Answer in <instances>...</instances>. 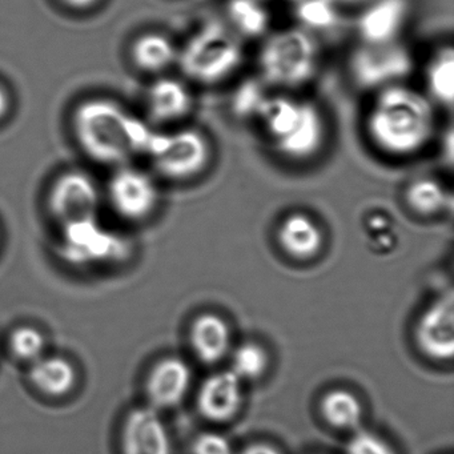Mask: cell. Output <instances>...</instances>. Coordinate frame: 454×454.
<instances>
[{
  "label": "cell",
  "mask_w": 454,
  "mask_h": 454,
  "mask_svg": "<svg viewBox=\"0 0 454 454\" xmlns=\"http://www.w3.org/2000/svg\"><path fill=\"white\" fill-rule=\"evenodd\" d=\"M421 349L435 360H449L454 355L453 292L434 302L422 316L417 328Z\"/></svg>",
  "instance_id": "11"
},
{
  "label": "cell",
  "mask_w": 454,
  "mask_h": 454,
  "mask_svg": "<svg viewBox=\"0 0 454 454\" xmlns=\"http://www.w3.org/2000/svg\"><path fill=\"white\" fill-rule=\"evenodd\" d=\"M132 59L145 73H160L177 59V50L163 34H145L132 46Z\"/></svg>",
  "instance_id": "21"
},
{
  "label": "cell",
  "mask_w": 454,
  "mask_h": 454,
  "mask_svg": "<svg viewBox=\"0 0 454 454\" xmlns=\"http://www.w3.org/2000/svg\"><path fill=\"white\" fill-rule=\"evenodd\" d=\"M267 95L256 84H247L236 97L235 106L239 114L244 116H254Z\"/></svg>",
  "instance_id": "29"
},
{
  "label": "cell",
  "mask_w": 454,
  "mask_h": 454,
  "mask_svg": "<svg viewBox=\"0 0 454 454\" xmlns=\"http://www.w3.org/2000/svg\"><path fill=\"white\" fill-rule=\"evenodd\" d=\"M145 156L167 179H192L208 167L211 145L206 135L195 129H179L169 134L155 132Z\"/></svg>",
  "instance_id": "6"
},
{
  "label": "cell",
  "mask_w": 454,
  "mask_h": 454,
  "mask_svg": "<svg viewBox=\"0 0 454 454\" xmlns=\"http://www.w3.org/2000/svg\"><path fill=\"white\" fill-rule=\"evenodd\" d=\"M180 70L191 81L216 84L232 76L243 63L240 42L220 23L199 28L177 52Z\"/></svg>",
  "instance_id": "5"
},
{
  "label": "cell",
  "mask_w": 454,
  "mask_h": 454,
  "mask_svg": "<svg viewBox=\"0 0 454 454\" xmlns=\"http://www.w3.org/2000/svg\"><path fill=\"white\" fill-rule=\"evenodd\" d=\"M191 341L201 361L216 363L230 347V329L216 315H203L193 323Z\"/></svg>",
  "instance_id": "19"
},
{
  "label": "cell",
  "mask_w": 454,
  "mask_h": 454,
  "mask_svg": "<svg viewBox=\"0 0 454 454\" xmlns=\"http://www.w3.org/2000/svg\"><path fill=\"white\" fill-rule=\"evenodd\" d=\"M409 0H371L356 22L361 43L385 44L397 42L408 20Z\"/></svg>",
  "instance_id": "10"
},
{
  "label": "cell",
  "mask_w": 454,
  "mask_h": 454,
  "mask_svg": "<svg viewBox=\"0 0 454 454\" xmlns=\"http://www.w3.org/2000/svg\"><path fill=\"white\" fill-rule=\"evenodd\" d=\"M240 454H280L272 446L265 443H256V445L248 446L243 453Z\"/></svg>",
  "instance_id": "33"
},
{
  "label": "cell",
  "mask_w": 454,
  "mask_h": 454,
  "mask_svg": "<svg viewBox=\"0 0 454 454\" xmlns=\"http://www.w3.org/2000/svg\"><path fill=\"white\" fill-rule=\"evenodd\" d=\"M192 105L191 92L177 79H158L147 92L148 113L158 123L183 121L190 115Z\"/></svg>",
  "instance_id": "17"
},
{
  "label": "cell",
  "mask_w": 454,
  "mask_h": 454,
  "mask_svg": "<svg viewBox=\"0 0 454 454\" xmlns=\"http://www.w3.org/2000/svg\"><path fill=\"white\" fill-rule=\"evenodd\" d=\"M73 129L82 150L99 163L124 166L147 155L155 129L110 99L84 100L76 107Z\"/></svg>",
  "instance_id": "2"
},
{
  "label": "cell",
  "mask_w": 454,
  "mask_h": 454,
  "mask_svg": "<svg viewBox=\"0 0 454 454\" xmlns=\"http://www.w3.org/2000/svg\"><path fill=\"white\" fill-rule=\"evenodd\" d=\"M193 454H232V449L222 434L204 433L193 442Z\"/></svg>",
  "instance_id": "30"
},
{
  "label": "cell",
  "mask_w": 454,
  "mask_h": 454,
  "mask_svg": "<svg viewBox=\"0 0 454 454\" xmlns=\"http://www.w3.org/2000/svg\"><path fill=\"white\" fill-rule=\"evenodd\" d=\"M108 200L121 217L132 222L147 219L159 203L155 180L132 167L121 166L110 179Z\"/></svg>",
  "instance_id": "9"
},
{
  "label": "cell",
  "mask_w": 454,
  "mask_h": 454,
  "mask_svg": "<svg viewBox=\"0 0 454 454\" xmlns=\"http://www.w3.org/2000/svg\"><path fill=\"white\" fill-rule=\"evenodd\" d=\"M320 55L312 34L288 28L270 35L257 57L262 81L281 90L305 86L317 73Z\"/></svg>",
  "instance_id": "4"
},
{
  "label": "cell",
  "mask_w": 454,
  "mask_h": 454,
  "mask_svg": "<svg viewBox=\"0 0 454 454\" xmlns=\"http://www.w3.org/2000/svg\"><path fill=\"white\" fill-rule=\"evenodd\" d=\"M368 224L372 231H384L387 230L389 223H387V217H385L384 215H373V216L369 217Z\"/></svg>",
  "instance_id": "34"
},
{
  "label": "cell",
  "mask_w": 454,
  "mask_h": 454,
  "mask_svg": "<svg viewBox=\"0 0 454 454\" xmlns=\"http://www.w3.org/2000/svg\"><path fill=\"white\" fill-rule=\"evenodd\" d=\"M123 454H171L166 425L153 408L129 411L121 433Z\"/></svg>",
  "instance_id": "12"
},
{
  "label": "cell",
  "mask_w": 454,
  "mask_h": 454,
  "mask_svg": "<svg viewBox=\"0 0 454 454\" xmlns=\"http://www.w3.org/2000/svg\"><path fill=\"white\" fill-rule=\"evenodd\" d=\"M10 110V98L6 90L0 86V121L7 115Z\"/></svg>",
  "instance_id": "35"
},
{
  "label": "cell",
  "mask_w": 454,
  "mask_h": 454,
  "mask_svg": "<svg viewBox=\"0 0 454 454\" xmlns=\"http://www.w3.org/2000/svg\"><path fill=\"white\" fill-rule=\"evenodd\" d=\"M289 2H294V4H296L297 0H289Z\"/></svg>",
  "instance_id": "37"
},
{
  "label": "cell",
  "mask_w": 454,
  "mask_h": 454,
  "mask_svg": "<svg viewBox=\"0 0 454 454\" xmlns=\"http://www.w3.org/2000/svg\"><path fill=\"white\" fill-rule=\"evenodd\" d=\"M443 151L442 153L445 155V158L448 159L449 164L453 163V129H448V132H446V137L445 140H443Z\"/></svg>",
  "instance_id": "32"
},
{
  "label": "cell",
  "mask_w": 454,
  "mask_h": 454,
  "mask_svg": "<svg viewBox=\"0 0 454 454\" xmlns=\"http://www.w3.org/2000/svg\"><path fill=\"white\" fill-rule=\"evenodd\" d=\"M65 230V252L73 262L105 260L119 251V239L100 227L98 220L67 225Z\"/></svg>",
  "instance_id": "13"
},
{
  "label": "cell",
  "mask_w": 454,
  "mask_h": 454,
  "mask_svg": "<svg viewBox=\"0 0 454 454\" xmlns=\"http://www.w3.org/2000/svg\"><path fill=\"white\" fill-rule=\"evenodd\" d=\"M339 9L336 0H297L296 18L304 30H329L339 25Z\"/></svg>",
  "instance_id": "24"
},
{
  "label": "cell",
  "mask_w": 454,
  "mask_h": 454,
  "mask_svg": "<svg viewBox=\"0 0 454 454\" xmlns=\"http://www.w3.org/2000/svg\"><path fill=\"white\" fill-rule=\"evenodd\" d=\"M190 366L176 357H168L156 364L147 381V395L159 408L176 405L190 387Z\"/></svg>",
  "instance_id": "15"
},
{
  "label": "cell",
  "mask_w": 454,
  "mask_h": 454,
  "mask_svg": "<svg viewBox=\"0 0 454 454\" xmlns=\"http://www.w3.org/2000/svg\"><path fill=\"white\" fill-rule=\"evenodd\" d=\"M339 4H368L371 0H336Z\"/></svg>",
  "instance_id": "36"
},
{
  "label": "cell",
  "mask_w": 454,
  "mask_h": 454,
  "mask_svg": "<svg viewBox=\"0 0 454 454\" xmlns=\"http://www.w3.org/2000/svg\"><path fill=\"white\" fill-rule=\"evenodd\" d=\"M59 2L68 9L84 12V10H90L97 6L100 0H59Z\"/></svg>",
  "instance_id": "31"
},
{
  "label": "cell",
  "mask_w": 454,
  "mask_h": 454,
  "mask_svg": "<svg viewBox=\"0 0 454 454\" xmlns=\"http://www.w3.org/2000/svg\"><path fill=\"white\" fill-rule=\"evenodd\" d=\"M30 379L39 392L50 397H63L75 387L78 372L68 358L49 356L34 361Z\"/></svg>",
  "instance_id": "18"
},
{
  "label": "cell",
  "mask_w": 454,
  "mask_h": 454,
  "mask_svg": "<svg viewBox=\"0 0 454 454\" xmlns=\"http://www.w3.org/2000/svg\"><path fill=\"white\" fill-rule=\"evenodd\" d=\"M268 357L259 345L244 344L236 349L232 360V372L239 379H256L267 368Z\"/></svg>",
  "instance_id": "26"
},
{
  "label": "cell",
  "mask_w": 454,
  "mask_h": 454,
  "mask_svg": "<svg viewBox=\"0 0 454 454\" xmlns=\"http://www.w3.org/2000/svg\"><path fill=\"white\" fill-rule=\"evenodd\" d=\"M240 403V379L232 371L209 377L199 393L201 413L215 421L231 419L238 411Z\"/></svg>",
  "instance_id": "16"
},
{
  "label": "cell",
  "mask_w": 454,
  "mask_h": 454,
  "mask_svg": "<svg viewBox=\"0 0 454 454\" xmlns=\"http://www.w3.org/2000/svg\"><path fill=\"white\" fill-rule=\"evenodd\" d=\"M409 209L421 217H434L451 208V193L438 180L421 177L405 190Z\"/></svg>",
  "instance_id": "20"
},
{
  "label": "cell",
  "mask_w": 454,
  "mask_h": 454,
  "mask_svg": "<svg viewBox=\"0 0 454 454\" xmlns=\"http://www.w3.org/2000/svg\"><path fill=\"white\" fill-rule=\"evenodd\" d=\"M278 241L288 256L308 260L320 254L324 246V233L312 216L294 212L278 224Z\"/></svg>",
  "instance_id": "14"
},
{
  "label": "cell",
  "mask_w": 454,
  "mask_h": 454,
  "mask_svg": "<svg viewBox=\"0 0 454 454\" xmlns=\"http://www.w3.org/2000/svg\"><path fill=\"white\" fill-rule=\"evenodd\" d=\"M347 454H395L392 446L372 432L356 433L347 446Z\"/></svg>",
  "instance_id": "28"
},
{
  "label": "cell",
  "mask_w": 454,
  "mask_h": 454,
  "mask_svg": "<svg viewBox=\"0 0 454 454\" xmlns=\"http://www.w3.org/2000/svg\"><path fill=\"white\" fill-rule=\"evenodd\" d=\"M12 353L20 360L35 361L43 355L46 340L43 333L34 326H20L10 337Z\"/></svg>",
  "instance_id": "27"
},
{
  "label": "cell",
  "mask_w": 454,
  "mask_h": 454,
  "mask_svg": "<svg viewBox=\"0 0 454 454\" xmlns=\"http://www.w3.org/2000/svg\"><path fill=\"white\" fill-rule=\"evenodd\" d=\"M411 51L398 42L361 43L349 58V75L358 89L377 92L401 84L413 73Z\"/></svg>",
  "instance_id": "7"
},
{
  "label": "cell",
  "mask_w": 454,
  "mask_h": 454,
  "mask_svg": "<svg viewBox=\"0 0 454 454\" xmlns=\"http://www.w3.org/2000/svg\"><path fill=\"white\" fill-rule=\"evenodd\" d=\"M225 9L232 27L246 38H260L270 27V12L262 0H228Z\"/></svg>",
  "instance_id": "23"
},
{
  "label": "cell",
  "mask_w": 454,
  "mask_h": 454,
  "mask_svg": "<svg viewBox=\"0 0 454 454\" xmlns=\"http://www.w3.org/2000/svg\"><path fill=\"white\" fill-rule=\"evenodd\" d=\"M100 201L99 187L86 172H65L50 188V214L63 227L98 220Z\"/></svg>",
  "instance_id": "8"
},
{
  "label": "cell",
  "mask_w": 454,
  "mask_h": 454,
  "mask_svg": "<svg viewBox=\"0 0 454 454\" xmlns=\"http://www.w3.org/2000/svg\"><path fill=\"white\" fill-rule=\"evenodd\" d=\"M321 408L325 419L333 427H342V429L357 427L363 414L360 401L352 393L342 389L328 393L324 398Z\"/></svg>",
  "instance_id": "25"
},
{
  "label": "cell",
  "mask_w": 454,
  "mask_h": 454,
  "mask_svg": "<svg viewBox=\"0 0 454 454\" xmlns=\"http://www.w3.org/2000/svg\"><path fill=\"white\" fill-rule=\"evenodd\" d=\"M427 87L433 103L451 108L454 100V52L450 46L435 52L427 67Z\"/></svg>",
  "instance_id": "22"
},
{
  "label": "cell",
  "mask_w": 454,
  "mask_h": 454,
  "mask_svg": "<svg viewBox=\"0 0 454 454\" xmlns=\"http://www.w3.org/2000/svg\"><path fill=\"white\" fill-rule=\"evenodd\" d=\"M365 131L372 145L384 155H417L434 135V103L403 84L380 90L366 113Z\"/></svg>",
  "instance_id": "1"
},
{
  "label": "cell",
  "mask_w": 454,
  "mask_h": 454,
  "mask_svg": "<svg viewBox=\"0 0 454 454\" xmlns=\"http://www.w3.org/2000/svg\"><path fill=\"white\" fill-rule=\"evenodd\" d=\"M254 118L273 150L286 159L301 161L315 158L325 143V119L310 100L267 95Z\"/></svg>",
  "instance_id": "3"
}]
</instances>
